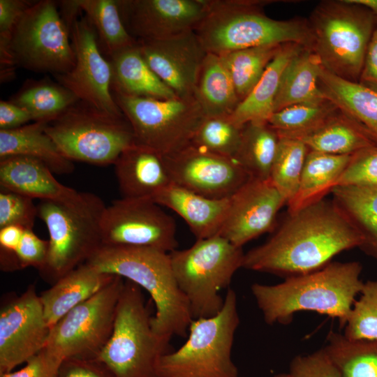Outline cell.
I'll return each mask as SVG.
<instances>
[{"label": "cell", "mask_w": 377, "mask_h": 377, "mask_svg": "<svg viewBox=\"0 0 377 377\" xmlns=\"http://www.w3.org/2000/svg\"><path fill=\"white\" fill-rule=\"evenodd\" d=\"M362 241L332 200L288 212L263 244L244 253L242 267L285 279L318 270Z\"/></svg>", "instance_id": "obj_1"}, {"label": "cell", "mask_w": 377, "mask_h": 377, "mask_svg": "<svg viewBox=\"0 0 377 377\" xmlns=\"http://www.w3.org/2000/svg\"><path fill=\"white\" fill-rule=\"evenodd\" d=\"M357 261L331 262L275 285L253 283L251 293L265 323L286 325L295 313L313 311L337 318L343 328L364 282Z\"/></svg>", "instance_id": "obj_2"}, {"label": "cell", "mask_w": 377, "mask_h": 377, "mask_svg": "<svg viewBox=\"0 0 377 377\" xmlns=\"http://www.w3.org/2000/svg\"><path fill=\"white\" fill-rule=\"evenodd\" d=\"M85 263L147 290L156 308L151 323L158 335L168 341L174 335L187 336L193 317L188 302L174 278L169 253L150 248L102 246Z\"/></svg>", "instance_id": "obj_3"}, {"label": "cell", "mask_w": 377, "mask_h": 377, "mask_svg": "<svg viewBox=\"0 0 377 377\" xmlns=\"http://www.w3.org/2000/svg\"><path fill=\"white\" fill-rule=\"evenodd\" d=\"M274 1L206 0V13L195 29L207 53L223 55L249 47L294 43L308 47L307 20H277L263 7Z\"/></svg>", "instance_id": "obj_4"}, {"label": "cell", "mask_w": 377, "mask_h": 377, "mask_svg": "<svg viewBox=\"0 0 377 377\" xmlns=\"http://www.w3.org/2000/svg\"><path fill=\"white\" fill-rule=\"evenodd\" d=\"M103 200L89 192H78L64 200H40L38 216L49 233L46 260L39 271L54 284L85 263L103 245Z\"/></svg>", "instance_id": "obj_5"}, {"label": "cell", "mask_w": 377, "mask_h": 377, "mask_svg": "<svg viewBox=\"0 0 377 377\" xmlns=\"http://www.w3.org/2000/svg\"><path fill=\"white\" fill-rule=\"evenodd\" d=\"M308 21L309 48L321 66L341 78L358 82L377 20L366 7L351 0L323 1Z\"/></svg>", "instance_id": "obj_6"}, {"label": "cell", "mask_w": 377, "mask_h": 377, "mask_svg": "<svg viewBox=\"0 0 377 377\" xmlns=\"http://www.w3.org/2000/svg\"><path fill=\"white\" fill-rule=\"evenodd\" d=\"M142 288L125 279L118 300L112 334L98 359L116 377H159L161 357L170 341L158 335Z\"/></svg>", "instance_id": "obj_7"}, {"label": "cell", "mask_w": 377, "mask_h": 377, "mask_svg": "<svg viewBox=\"0 0 377 377\" xmlns=\"http://www.w3.org/2000/svg\"><path fill=\"white\" fill-rule=\"evenodd\" d=\"M244 256L242 248L219 235L169 253L174 278L188 302L193 319L212 317L221 310L224 299L219 292L242 267Z\"/></svg>", "instance_id": "obj_8"}, {"label": "cell", "mask_w": 377, "mask_h": 377, "mask_svg": "<svg viewBox=\"0 0 377 377\" xmlns=\"http://www.w3.org/2000/svg\"><path fill=\"white\" fill-rule=\"evenodd\" d=\"M239 324L237 296L228 289L221 310L212 317L193 319L185 343L161 357L159 377H239L231 357Z\"/></svg>", "instance_id": "obj_9"}, {"label": "cell", "mask_w": 377, "mask_h": 377, "mask_svg": "<svg viewBox=\"0 0 377 377\" xmlns=\"http://www.w3.org/2000/svg\"><path fill=\"white\" fill-rule=\"evenodd\" d=\"M45 132L66 158L96 165H114L136 143L124 115L109 114L81 101L47 124Z\"/></svg>", "instance_id": "obj_10"}, {"label": "cell", "mask_w": 377, "mask_h": 377, "mask_svg": "<svg viewBox=\"0 0 377 377\" xmlns=\"http://www.w3.org/2000/svg\"><path fill=\"white\" fill-rule=\"evenodd\" d=\"M8 55L14 66L31 71L56 75L73 68L75 52L58 3L35 1L13 32Z\"/></svg>", "instance_id": "obj_11"}, {"label": "cell", "mask_w": 377, "mask_h": 377, "mask_svg": "<svg viewBox=\"0 0 377 377\" xmlns=\"http://www.w3.org/2000/svg\"><path fill=\"white\" fill-rule=\"evenodd\" d=\"M112 94L132 127L136 142L162 155L190 145L205 117L195 97L158 99Z\"/></svg>", "instance_id": "obj_12"}, {"label": "cell", "mask_w": 377, "mask_h": 377, "mask_svg": "<svg viewBox=\"0 0 377 377\" xmlns=\"http://www.w3.org/2000/svg\"><path fill=\"white\" fill-rule=\"evenodd\" d=\"M124 278L106 286L61 318L50 329L44 348L60 361L98 358L112 334Z\"/></svg>", "instance_id": "obj_13"}, {"label": "cell", "mask_w": 377, "mask_h": 377, "mask_svg": "<svg viewBox=\"0 0 377 377\" xmlns=\"http://www.w3.org/2000/svg\"><path fill=\"white\" fill-rule=\"evenodd\" d=\"M102 246L177 249L174 219L150 198L116 200L102 220Z\"/></svg>", "instance_id": "obj_14"}, {"label": "cell", "mask_w": 377, "mask_h": 377, "mask_svg": "<svg viewBox=\"0 0 377 377\" xmlns=\"http://www.w3.org/2000/svg\"><path fill=\"white\" fill-rule=\"evenodd\" d=\"M75 64L66 73L54 75L77 98L103 112L124 115L113 96L112 68L101 52L96 31L86 17L77 18L71 30Z\"/></svg>", "instance_id": "obj_15"}, {"label": "cell", "mask_w": 377, "mask_h": 377, "mask_svg": "<svg viewBox=\"0 0 377 377\" xmlns=\"http://www.w3.org/2000/svg\"><path fill=\"white\" fill-rule=\"evenodd\" d=\"M50 332L34 285L4 302L0 310V375L11 372L43 350Z\"/></svg>", "instance_id": "obj_16"}, {"label": "cell", "mask_w": 377, "mask_h": 377, "mask_svg": "<svg viewBox=\"0 0 377 377\" xmlns=\"http://www.w3.org/2000/svg\"><path fill=\"white\" fill-rule=\"evenodd\" d=\"M163 157L172 183L212 199L232 197L251 178L233 158L191 144Z\"/></svg>", "instance_id": "obj_17"}, {"label": "cell", "mask_w": 377, "mask_h": 377, "mask_svg": "<svg viewBox=\"0 0 377 377\" xmlns=\"http://www.w3.org/2000/svg\"><path fill=\"white\" fill-rule=\"evenodd\" d=\"M123 23L136 40H156L195 31L206 0H117Z\"/></svg>", "instance_id": "obj_18"}, {"label": "cell", "mask_w": 377, "mask_h": 377, "mask_svg": "<svg viewBox=\"0 0 377 377\" xmlns=\"http://www.w3.org/2000/svg\"><path fill=\"white\" fill-rule=\"evenodd\" d=\"M287 202L270 179L251 177L232 197L219 233L242 248L247 242L273 230L278 212Z\"/></svg>", "instance_id": "obj_19"}, {"label": "cell", "mask_w": 377, "mask_h": 377, "mask_svg": "<svg viewBox=\"0 0 377 377\" xmlns=\"http://www.w3.org/2000/svg\"><path fill=\"white\" fill-rule=\"evenodd\" d=\"M137 42L149 66L178 98L194 97L207 54L194 31L163 40Z\"/></svg>", "instance_id": "obj_20"}, {"label": "cell", "mask_w": 377, "mask_h": 377, "mask_svg": "<svg viewBox=\"0 0 377 377\" xmlns=\"http://www.w3.org/2000/svg\"><path fill=\"white\" fill-rule=\"evenodd\" d=\"M114 165L122 198H151L172 183L163 155L137 142L124 151Z\"/></svg>", "instance_id": "obj_21"}, {"label": "cell", "mask_w": 377, "mask_h": 377, "mask_svg": "<svg viewBox=\"0 0 377 377\" xmlns=\"http://www.w3.org/2000/svg\"><path fill=\"white\" fill-rule=\"evenodd\" d=\"M151 199L181 216L197 239L219 235L227 216L230 198L212 199L173 183Z\"/></svg>", "instance_id": "obj_22"}, {"label": "cell", "mask_w": 377, "mask_h": 377, "mask_svg": "<svg viewBox=\"0 0 377 377\" xmlns=\"http://www.w3.org/2000/svg\"><path fill=\"white\" fill-rule=\"evenodd\" d=\"M114 276L84 263L41 293L40 299L50 329L70 311L106 286Z\"/></svg>", "instance_id": "obj_23"}, {"label": "cell", "mask_w": 377, "mask_h": 377, "mask_svg": "<svg viewBox=\"0 0 377 377\" xmlns=\"http://www.w3.org/2000/svg\"><path fill=\"white\" fill-rule=\"evenodd\" d=\"M43 162L23 156L0 158L1 188L32 199L64 200L77 191L61 184Z\"/></svg>", "instance_id": "obj_24"}, {"label": "cell", "mask_w": 377, "mask_h": 377, "mask_svg": "<svg viewBox=\"0 0 377 377\" xmlns=\"http://www.w3.org/2000/svg\"><path fill=\"white\" fill-rule=\"evenodd\" d=\"M318 84L326 98L377 144V89L338 77L322 66Z\"/></svg>", "instance_id": "obj_25"}, {"label": "cell", "mask_w": 377, "mask_h": 377, "mask_svg": "<svg viewBox=\"0 0 377 377\" xmlns=\"http://www.w3.org/2000/svg\"><path fill=\"white\" fill-rule=\"evenodd\" d=\"M112 68V92L158 99L178 98L151 69L135 45L108 59Z\"/></svg>", "instance_id": "obj_26"}, {"label": "cell", "mask_w": 377, "mask_h": 377, "mask_svg": "<svg viewBox=\"0 0 377 377\" xmlns=\"http://www.w3.org/2000/svg\"><path fill=\"white\" fill-rule=\"evenodd\" d=\"M47 123L33 121L17 128L0 130V158L23 156L44 163L55 174L73 171V161L59 151L45 132Z\"/></svg>", "instance_id": "obj_27"}, {"label": "cell", "mask_w": 377, "mask_h": 377, "mask_svg": "<svg viewBox=\"0 0 377 377\" xmlns=\"http://www.w3.org/2000/svg\"><path fill=\"white\" fill-rule=\"evenodd\" d=\"M302 47L294 43L282 45L255 87L230 115L234 122L243 126L249 122L267 121L274 113V103L283 73L290 60Z\"/></svg>", "instance_id": "obj_28"}, {"label": "cell", "mask_w": 377, "mask_h": 377, "mask_svg": "<svg viewBox=\"0 0 377 377\" xmlns=\"http://www.w3.org/2000/svg\"><path fill=\"white\" fill-rule=\"evenodd\" d=\"M332 200L360 236V249L377 258V185H342Z\"/></svg>", "instance_id": "obj_29"}, {"label": "cell", "mask_w": 377, "mask_h": 377, "mask_svg": "<svg viewBox=\"0 0 377 377\" xmlns=\"http://www.w3.org/2000/svg\"><path fill=\"white\" fill-rule=\"evenodd\" d=\"M351 155H335L309 150L298 191L286 205L295 212L325 198L344 172Z\"/></svg>", "instance_id": "obj_30"}, {"label": "cell", "mask_w": 377, "mask_h": 377, "mask_svg": "<svg viewBox=\"0 0 377 377\" xmlns=\"http://www.w3.org/2000/svg\"><path fill=\"white\" fill-rule=\"evenodd\" d=\"M320 62L306 47L293 57L286 68L274 103V112L288 106L327 100L318 84Z\"/></svg>", "instance_id": "obj_31"}, {"label": "cell", "mask_w": 377, "mask_h": 377, "mask_svg": "<svg viewBox=\"0 0 377 377\" xmlns=\"http://www.w3.org/2000/svg\"><path fill=\"white\" fill-rule=\"evenodd\" d=\"M194 97L205 117L229 116L237 108L239 100L219 55L207 54L198 77Z\"/></svg>", "instance_id": "obj_32"}, {"label": "cell", "mask_w": 377, "mask_h": 377, "mask_svg": "<svg viewBox=\"0 0 377 377\" xmlns=\"http://www.w3.org/2000/svg\"><path fill=\"white\" fill-rule=\"evenodd\" d=\"M290 138L302 141L309 150L335 155H352L377 145L339 110L314 129Z\"/></svg>", "instance_id": "obj_33"}, {"label": "cell", "mask_w": 377, "mask_h": 377, "mask_svg": "<svg viewBox=\"0 0 377 377\" xmlns=\"http://www.w3.org/2000/svg\"><path fill=\"white\" fill-rule=\"evenodd\" d=\"M279 136L267 122L244 125L241 142L233 159L252 178L270 179Z\"/></svg>", "instance_id": "obj_34"}, {"label": "cell", "mask_w": 377, "mask_h": 377, "mask_svg": "<svg viewBox=\"0 0 377 377\" xmlns=\"http://www.w3.org/2000/svg\"><path fill=\"white\" fill-rule=\"evenodd\" d=\"M79 101L59 82L45 79L28 82L10 101L28 111L33 121L48 124Z\"/></svg>", "instance_id": "obj_35"}, {"label": "cell", "mask_w": 377, "mask_h": 377, "mask_svg": "<svg viewBox=\"0 0 377 377\" xmlns=\"http://www.w3.org/2000/svg\"><path fill=\"white\" fill-rule=\"evenodd\" d=\"M76 1L94 27L99 48L108 60L137 43L123 23L117 0Z\"/></svg>", "instance_id": "obj_36"}, {"label": "cell", "mask_w": 377, "mask_h": 377, "mask_svg": "<svg viewBox=\"0 0 377 377\" xmlns=\"http://www.w3.org/2000/svg\"><path fill=\"white\" fill-rule=\"evenodd\" d=\"M323 348L342 377H377V340L351 341L330 331Z\"/></svg>", "instance_id": "obj_37"}, {"label": "cell", "mask_w": 377, "mask_h": 377, "mask_svg": "<svg viewBox=\"0 0 377 377\" xmlns=\"http://www.w3.org/2000/svg\"><path fill=\"white\" fill-rule=\"evenodd\" d=\"M283 45L258 46L219 55L230 75L239 103L255 87Z\"/></svg>", "instance_id": "obj_38"}, {"label": "cell", "mask_w": 377, "mask_h": 377, "mask_svg": "<svg viewBox=\"0 0 377 377\" xmlns=\"http://www.w3.org/2000/svg\"><path fill=\"white\" fill-rule=\"evenodd\" d=\"M338 110L328 99L297 103L274 112L267 122L279 136L292 138L318 127Z\"/></svg>", "instance_id": "obj_39"}, {"label": "cell", "mask_w": 377, "mask_h": 377, "mask_svg": "<svg viewBox=\"0 0 377 377\" xmlns=\"http://www.w3.org/2000/svg\"><path fill=\"white\" fill-rule=\"evenodd\" d=\"M309 150L297 139L279 136L270 180L285 198L287 204L294 198L298 191Z\"/></svg>", "instance_id": "obj_40"}, {"label": "cell", "mask_w": 377, "mask_h": 377, "mask_svg": "<svg viewBox=\"0 0 377 377\" xmlns=\"http://www.w3.org/2000/svg\"><path fill=\"white\" fill-rule=\"evenodd\" d=\"M243 126L234 122L230 115L205 117L195 130L191 144L211 153L233 158L241 142Z\"/></svg>", "instance_id": "obj_41"}, {"label": "cell", "mask_w": 377, "mask_h": 377, "mask_svg": "<svg viewBox=\"0 0 377 377\" xmlns=\"http://www.w3.org/2000/svg\"><path fill=\"white\" fill-rule=\"evenodd\" d=\"M343 328L349 340H377V278L364 282Z\"/></svg>", "instance_id": "obj_42"}, {"label": "cell", "mask_w": 377, "mask_h": 377, "mask_svg": "<svg viewBox=\"0 0 377 377\" xmlns=\"http://www.w3.org/2000/svg\"><path fill=\"white\" fill-rule=\"evenodd\" d=\"M38 208L34 199L1 188L0 189V228L18 226L32 229Z\"/></svg>", "instance_id": "obj_43"}, {"label": "cell", "mask_w": 377, "mask_h": 377, "mask_svg": "<svg viewBox=\"0 0 377 377\" xmlns=\"http://www.w3.org/2000/svg\"><path fill=\"white\" fill-rule=\"evenodd\" d=\"M342 185H377V145L351 155L335 186Z\"/></svg>", "instance_id": "obj_44"}, {"label": "cell", "mask_w": 377, "mask_h": 377, "mask_svg": "<svg viewBox=\"0 0 377 377\" xmlns=\"http://www.w3.org/2000/svg\"><path fill=\"white\" fill-rule=\"evenodd\" d=\"M35 1L0 0V58L1 67L10 66L8 46L17 23Z\"/></svg>", "instance_id": "obj_45"}, {"label": "cell", "mask_w": 377, "mask_h": 377, "mask_svg": "<svg viewBox=\"0 0 377 377\" xmlns=\"http://www.w3.org/2000/svg\"><path fill=\"white\" fill-rule=\"evenodd\" d=\"M290 377H342L323 348L295 357L290 364Z\"/></svg>", "instance_id": "obj_46"}, {"label": "cell", "mask_w": 377, "mask_h": 377, "mask_svg": "<svg viewBox=\"0 0 377 377\" xmlns=\"http://www.w3.org/2000/svg\"><path fill=\"white\" fill-rule=\"evenodd\" d=\"M48 241L38 237L32 229H25L15 254L20 269L33 267L40 271L45 265Z\"/></svg>", "instance_id": "obj_47"}, {"label": "cell", "mask_w": 377, "mask_h": 377, "mask_svg": "<svg viewBox=\"0 0 377 377\" xmlns=\"http://www.w3.org/2000/svg\"><path fill=\"white\" fill-rule=\"evenodd\" d=\"M58 377H116L99 359L69 358L63 360Z\"/></svg>", "instance_id": "obj_48"}, {"label": "cell", "mask_w": 377, "mask_h": 377, "mask_svg": "<svg viewBox=\"0 0 377 377\" xmlns=\"http://www.w3.org/2000/svg\"><path fill=\"white\" fill-rule=\"evenodd\" d=\"M61 361L45 349L29 359L21 369L1 374L0 377H58Z\"/></svg>", "instance_id": "obj_49"}, {"label": "cell", "mask_w": 377, "mask_h": 377, "mask_svg": "<svg viewBox=\"0 0 377 377\" xmlns=\"http://www.w3.org/2000/svg\"><path fill=\"white\" fill-rule=\"evenodd\" d=\"M30 121L32 117L24 108L10 101H0V130L17 128Z\"/></svg>", "instance_id": "obj_50"}, {"label": "cell", "mask_w": 377, "mask_h": 377, "mask_svg": "<svg viewBox=\"0 0 377 377\" xmlns=\"http://www.w3.org/2000/svg\"><path fill=\"white\" fill-rule=\"evenodd\" d=\"M359 82L377 88V27L369 43Z\"/></svg>", "instance_id": "obj_51"}, {"label": "cell", "mask_w": 377, "mask_h": 377, "mask_svg": "<svg viewBox=\"0 0 377 377\" xmlns=\"http://www.w3.org/2000/svg\"><path fill=\"white\" fill-rule=\"evenodd\" d=\"M24 230L18 226H8L0 228V252L15 253Z\"/></svg>", "instance_id": "obj_52"}, {"label": "cell", "mask_w": 377, "mask_h": 377, "mask_svg": "<svg viewBox=\"0 0 377 377\" xmlns=\"http://www.w3.org/2000/svg\"><path fill=\"white\" fill-rule=\"evenodd\" d=\"M353 2L362 5L371 11L377 20V0H351Z\"/></svg>", "instance_id": "obj_53"}, {"label": "cell", "mask_w": 377, "mask_h": 377, "mask_svg": "<svg viewBox=\"0 0 377 377\" xmlns=\"http://www.w3.org/2000/svg\"><path fill=\"white\" fill-rule=\"evenodd\" d=\"M274 377H290V376L288 373H287V374H277Z\"/></svg>", "instance_id": "obj_54"}]
</instances>
